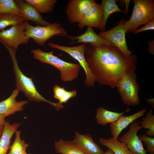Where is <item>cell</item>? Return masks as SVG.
Masks as SVG:
<instances>
[{
	"label": "cell",
	"mask_w": 154,
	"mask_h": 154,
	"mask_svg": "<svg viewBox=\"0 0 154 154\" xmlns=\"http://www.w3.org/2000/svg\"><path fill=\"white\" fill-rule=\"evenodd\" d=\"M21 125L20 123H15L11 124L9 121H6L0 139V154H7L10 146L11 138Z\"/></svg>",
	"instance_id": "ac0fdd59"
},
{
	"label": "cell",
	"mask_w": 154,
	"mask_h": 154,
	"mask_svg": "<svg viewBox=\"0 0 154 154\" xmlns=\"http://www.w3.org/2000/svg\"><path fill=\"white\" fill-rule=\"evenodd\" d=\"M103 12L101 4L95 2L85 13L78 26L80 29L87 26L94 27L102 31Z\"/></svg>",
	"instance_id": "7c38bea8"
},
{
	"label": "cell",
	"mask_w": 154,
	"mask_h": 154,
	"mask_svg": "<svg viewBox=\"0 0 154 154\" xmlns=\"http://www.w3.org/2000/svg\"><path fill=\"white\" fill-rule=\"evenodd\" d=\"M14 1L20 9L21 15L25 20L31 21L37 25L46 26L50 24L45 20L38 11L25 0Z\"/></svg>",
	"instance_id": "9a60e30c"
},
{
	"label": "cell",
	"mask_w": 154,
	"mask_h": 154,
	"mask_svg": "<svg viewBox=\"0 0 154 154\" xmlns=\"http://www.w3.org/2000/svg\"><path fill=\"white\" fill-rule=\"evenodd\" d=\"M28 21L25 20L21 23L11 26L8 29L0 31V42L17 49L19 45L28 43L30 38L26 36L24 33Z\"/></svg>",
	"instance_id": "9c48e42d"
},
{
	"label": "cell",
	"mask_w": 154,
	"mask_h": 154,
	"mask_svg": "<svg viewBox=\"0 0 154 154\" xmlns=\"http://www.w3.org/2000/svg\"><path fill=\"white\" fill-rule=\"evenodd\" d=\"M146 111L143 108L131 115L125 116L122 115L115 122L110 123V130L112 137L117 138L123 130L137 119L143 116Z\"/></svg>",
	"instance_id": "e0dca14e"
},
{
	"label": "cell",
	"mask_w": 154,
	"mask_h": 154,
	"mask_svg": "<svg viewBox=\"0 0 154 154\" xmlns=\"http://www.w3.org/2000/svg\"><path fill=\"white\" fill-rule=\"evenodd\" d=\"M104 154H114V153L111 149L108 148V150L104 152Z\"/></svg>",
	"instance_id": "d590c367"
},
{
	"label": "cell",
	"mask_w": 154,
	"mask_h": 154,
	"mask_svg": "<svg viewBox=\"0 0 154 154\" xmlns=\"http://www.w3.org/2000/svg\"><path fill=\"white\" fill-rule=\"evenodd\" d=\"M66 91L64 87L55 85L53 88L54 98L59 101Z\"/></svg>",
	"instance_id": "f546056e"
},
{
	"label": "cell",
	"mask_w": 154,
	"mask_h": 154,
	"mask_svg": "<svg viewBox=\"0 0 154 154\" xmlns=\"http://www.w3.org/2000/svg\"><path fill=\"white\" fill-rule=\"evenodd\" d=\"M145 100L149 104L151 105L152 107V108H153L154 107V99L153 98H150L149 99H145Z\"/></svg>",
	"instance_id": "836d02e7"
},
{
	"label": "cell",
	"mask_w": 154,
	"mask_h": 154,
	"mask_svg": "<svg viewBox=\"0 0 154 154\" xmlns=\"http://www.w3.org/2000/svg\"><path fill=\"white\" fill-rule=\"evenodd\" d=\"M100 144L111 149L114 154H133L125 143L119 141L117 138L113 137L109 139L100 138Z\"/></svg>",
	"instance_id": "ffe728a7"
},
{
	"label": "cell",
	"mask_w": 154,
	"mask_h": 154,
	"mask_svg": "<svg viewBox=\"0 0 154 154\" xmlns=\"http://www.w3.org/2000/svg\"><path fill=\"white\" fill-rule=\"evenodd\" d=\"M140 121L141 126L145 129H148L145 134L151 137L154 136V116L153 114V108H152L146 114L145 117L143 118Z\"/></svg>",
	"instance_id": "4316f807"
},
{
	"label": "cell",
	"mask_w": 154,
	"mask_h": 154,
	"mask_svg": "<svg viewBox=\"0 0 154 154\" xmlns=\"http://www.w3.org/2000/svg\"><path fill=\"white\" fill-rule=\"evenodd\" d=\"M154 18L145 25L143 27L134 31L133 34H135L145 31L154 30Z\"/></svg>",
	"instance_id": "4dcf8cb0"
},
{
	"label": "cell",
	"mask_w": 154,
	"mask_h": 154,
	"mask_svg": "<svg viewBox=\"0 0 154 154\" xmlns=\"http://www.w3.org/2000/svg\"><path fill=\"white\" fill-rule=\"evenodd\" d=\"M54 147L56 152L61 154H85L72 141L60 139L54 142Z\"/></svg>",
	"instance_id": "44dd1931"
},
{
	"label": "cell",
	"mask_w": 154,
	"mask_h": 154,
	"mask_svg": "<svg viewBox=\"0 0 154 154\" xmlns=\"http://www.w3.org/2000/svg\"><path fill=\"white\" fill-rule=\"evenodd\" d=\"M25 20L21 15L11 14H0V31L5 30L6 27L15 25Z\"/></svg>",
	"instance_id": "603a6c76"
},
{
	"label": "cell",
	"mask_w": 154,
	"mask_h": 154,
	"mask_svg": "<svg viewBox=\"0 0 154 154\" xmlns=\"http://www.w3.org/2000/svg\"><path fill=\"white\" fill-rule=\"evenodd\" d=\"M27 37L33 39L35 43L43 46L46 42L55 36H67V32L60 23L54 22L46 26H33L27 22L25 30Z\"/></svg>",
	"instance_id": "5b68a950"
},
{
	"label": "cell",
	"mask_w": 154,
	"mask_h": 154,
	"mask_svg": "<svg viewBox=\"0 0 154 154\" xmlns=\"http://www.w3.org/2000/svg\"><path fill=\"white\" fill-rule=\"evenodd\" d=\"M103 12L102 31H105V27L108 19L111 14L116 12L124 13L116 4L115 0H102L101 4Z\"/></svg>",
	"instance_id": "7402d4cb"
},
{
	"label": "cell",
	"mask_w": 154,
	"mask_h": 154,
	"mask_svg": "<svg viewBox=\"0 0 154 154\" xmlns=\"http://www.w3.org/2000/svg\"><path fill=\"white\" fill-rule=\"evenodd\" d=\"M85 44L76 46L68 47L62 46L49 42L48 45L50 47L64 52L78 62L80 66L84 70L86 75V78L84 82L85 86L87 87L94 86L96 80L91 71L86 59L85 54Z\"/></svg>",
	"instance_id": "52a82bcc"
},
{
	"label": "cell",
	"mask_w": 154,
	"mask_h": 154,
	"mask_svg": "<svg viewBox=\"0 0 154 154\" xmlns=\"http://www.w3.org/2000/svg\"><path fill=\"white\" fill-rule=\"evenodd\" d=\"M5 118V117L0 113V125L4 126L6 122Z\"/></svg>",
	"instance_id": "e575fe53"
},
{
	"label": "cell",
	"mask_w": 154,
	"mask_h": 154,
	"mask_svg": "<svg viewBox=\"0 0 154 154\" xmlns=\"http://www.w3.org/2000/svg\"><path fill=\"white\" fill-rule=\"evenodd\" d=\"M130 110L128 107L125 111L118 113L109 111L103 107H100L97 109L95 118L98 124L105 125L108 123L115 122L122 115Z\"/></svg>",
	"instance_id": "d6986e66"
},
{
	"label": "cell",
	"mask_w": 154,
	"mask_h": 154,
	"mask_svg": "<svg viewBox=\"0 0 154 154\" xmlns=\"http://www.w3.org/2000/svg\"><path fill=\"white\" fill-rule=\"evenodd\" d=\"M31 52L35 59L42 63L50 65L58 69L63 82H71L78 77L80 69V65L68 62L60 58L53 55V50L45 52L38 49L32 50Z\"/></svg>",
	"instance_id": "3957f363"
},
{
	"label": "cell",
	"mask_w": 154,
	"mask_h": 154,
	"mask_svg": "<svg viewBox=\"0 0 154 154\" xmlns=\"http://www.w3.org/2000/svg\"><path fill=\"white\" fill-rule=\"evenodd\" d=\"M85 56L96 80L101 85L116 87L126 73L135 71L137 58L125 55L116 46H96L85 44Z\"/></svg>",
	"instance_id": "6da1fadb"
},
{
	"label": "cell",
	"mask_w": 154,
	"mask_h": 154,
	"mask_svg": "<svg viewBox=\"0 0 154 154\" xmlns=\"http://www.w3.org/2000/svg\"><path fill=\"white\" fill-rule=\"evenodd\" d=\"M4 126L0 125V139L2 134L4 130Z\"/></svg>",
	"instance_id": "8d00e7d4"
},
{
	"label": "cell",
	"mask_w": 154,
	"mask_h": 154,
	"mask_svg": "<svg viewBox=\"0 0 154 154\" xmlns=\"http://www.w3.org/2000/svg\"><path fill=\"white\" fill-rule=\"evenodd\" d=\"M116 87L125 105L136 106L139 104V87L137 82L135 71L125 73L119 81Z\"/></svg>",
	"instance_id": "8992f818"
},
{
	"label": "cell",
	"mask_w": 154,
	"mask_h": 154,
	"mask_svg": "<svg viewBox=\"0 0 154 154\" xmlns=\"http://www.w3.org/2000/svg\"><path fill=\"white\" fill-rule=\"evenodd\" d=\"M134 3L129 19L125 21L127 33H133L140 26L145 25L154 18V1L151 0H133Z\"/></svg>",
	"instance_id": "277c9868"
},
{
	"label": "cell",
	"mask_w": 154,
	"mask_h": 154,
	"mask_svg": "<svg viewBox=\"0 0 154 154\" xmlns=\"http://www.w3.org/2000/svg\"></svg>",
	"instance_id": "f35d334b"
},
{
	"label": "cell",
	"mask_w": 154,
	"mask_h": 154,
	"mask_svg": "<svg viewBox=\"0 0 154 154\" xmlns=\"http://www.w3.org/2000/svg\"><path fill=\"white\" fill-rule=\"evenodd\" d=\"M142 128L140 121L135 120L131 124L128 131L118 138V140L125 144L133 154H147L137 134L138 131Z\"/></svg>",
	"instance_id": "30bf717a"
},
{
	"label": "cell",
	"mask_w": 154,
	"mask_h": 154,
	"mask_svg": "<svg viewBox=\"0 0 154 154\" xmlns=\"http://www.w3.org/2000/svg\"><path fill=\"white\" fill-rule=\"evenodd\" d=\"M76 94L77 92L76 90L66 91L59 100V103L62 104L63 103H66L70 99L75 97Z\"/></svg>",
	"instance_id": "f1b7e54d"
},
{
	"label": "cell",
	"mask_w": 154,
	"mask_h": 154,
	"mask_svg": "<svg viewBox=\"0 0 154 154\" xmlns=\"http://www.w3.org/2000/svg\"><path fill=\"white\" fill-rule=\"evenodd\" d=\"M11 14L22 16L20 9L13 0H0V14Z\"/></svg>",
	"instance_id": "484cf974"
},
{
	"label": "cell",
	"mask_w": 154,
	"mask_h": 154,
	"mask_svg": "<svg viewBox=\"0 0 154 154\" xmlns=\"http://www.w3.org/2000/svg\"><path fill=\"white\" fill-rule=\"evenodd\" d=\"M140 140L143 141L147 147V152L150 154L154 153V138L146 134H142L138 136Z\"/></svg>",
	"instance_id": "83f0119b"
},
{
	"label": "cell",
	"mask_w": 154,
	"mask_h": 154,
	"mask_svg": "<svg viewBox=\"0 0 154 154\" xmlns=\"http://www.w3.org/2000/svg\"><path fill=\"white\" fill-rule=\"evenodd\" d=\"M35 8L40 13L52 12L58 1L56 0H25Z\"/></svg>",
	"instance_id": "cb8c5ba5"
},
{
	"label": "cell",
	"mask_w": 154,
	"mask_h": 154,
	"mask_svg": "<svg viewBox=\"0 0 154 154\" xmlns=\"http://www.w3.org/2000/svg\"><path fill=\"white\" fill-rule=\"evenodd\" d=\"M67 37L71 40L76 41L71 42L90 43L97 46H113V44L106 39L97 34L92 28L87 27V29L83 34L77 36H67Z\"/></svg>",
	"instance_id": "2e32d148"
},
{
	"label": "cell",
	"mask_w": 154,
	"mask_h": 154,
	"mask_svg": "<svg viewBox=\"0 0 154 154\" xmlns=\"http://www.w3.org/2000/svg\"><path fill=\"white\" fill-rule=\"evenodd\" d=\"M25 154H29V153H25Z\"/></svg>",
	"instance_id": "74e56055"
},
{
	"label": "cell",
	"mask_w": 154,
	"mask_h": 154,
	"mask_svg": "<svg viewBox=\"0 0 154 154\" xmlns=\"http://www.w3.org/2000/svg\"><path fill=\"white\" fill-rule=\"evenodd\" d=\"M73 143L85 154H104V151L89 134L75 133Z\"/></svg>",
	"instance_id": "4fadbf2b"
},
{
	"label": "cell",
	"mask_w": 154,
	"mask_h": 154,
	"mask_svg": "<svg viewBox=\"0 0 154 154\" xmlns=\"http://www.w3.org/2000/svg\"><path fill=\"white\" fill-rule=\"evenodd\" d=\"M20 92L17 89L13 90L7 98L0 102V113L5 117L15 114L16 112L23 110V106L27 104V100L17 101L16 97Z\"/></svg>",
	"instance_id": "5bb4252c"
},
{
	"label": "cell",
	"mask_w": 154,
	"mask_h": 154,
	"mask_svg": "<svg viewBox=\"0 0 154 154\" xmlns=\"http://www.w3.org/2000/svg\"><path fill=\"white\" fill-rule=\"evenodd\" d=\"M8 50L13 64V69L15 78L16 89L23 92L30 101L36 102H45L55 108L57 112L63 108V105L58 103L50 101L43 97L38 92L32 79L24 74L20 69L16 56L17 49L3 42H0Z\"/></svg>",
	"instance_id": "7a4b0ae2"
},
{
	"label": "cell",
	"mask_w": 154,
	"mask_h": 154,
	"mask_svg": "<svg viewBox=\"0 0 154 154\" xmlns=\"http://www.w3.org/2000/svg\"><path fill=\"white\" fill-rule=\"evenodd\" d=\"M95 2L94 0H70L66 7V13L70 23H79Z\"/></svg>",
	"instance_id": "8fae6325"
},
{
	"label": "cell",
	"mask_w": 154,
	"mask_h": 154,
	"mask_svg": "<svg viewBox=\"0 0 154 154\" xmlns=\"http://www.w3.org/2000/svg\"><path fill=\"white\" fill-rule=\"evenodd\" d=\"M130 1V0H123V2L125 3V10L124 11L125 15H126L128 13V8Z\"/></svg>",
	"instance_id": "d6a6232c"
},
{
	"label": "cell",
	"mask_w": 154,
	"mask_h": 154,
	"mask_svg": "<svg viewBox=\"0 0 154 154\" xmlns=\"http://www.w3.org/2000/svg\"><path fill=\"white\" fill-rule=\"evenodd\" d=\"M125 21L124 19H122L113 28L101 32L98 35L111 42L126 56L129 57L132 54V52L129 50L126 42L125 34L127 32L124 26Z\"/></svg>",
	"instance_id": "ba28073f"
},
{
	"label": "cell",
	"mask_w": 154,
	"mask_h": 154,
	"mask_svg": "<svg viewBox=\"0 0 154 154\" xmlns=\"http://www.w3.org/2000/svg\"><path fill=\"white\" fill-rule=\"evenodd\" d=\"M15 133V139L10 146L9 151L7 154H25L29 144L25 143V140L21 139L20 131L17 130Z\"/></svg>",
	"instance_id": "d4e9b609"
},
{
	"label": "cell",
	"mask_w": 154,
	"mask_h": 154,
	"mask_svg": "<svg viewBox=\"0 0 154 154\" xmlns=\"http://www.w3.org/2000/svg\"><path fill=\"white\" fill-rule=\"evenodd\" d=\"M148 51L151 54H154V40H149L148 42Z\"/></svg>",
	"instance_id": "1f68e13d"
}]
</instances>
